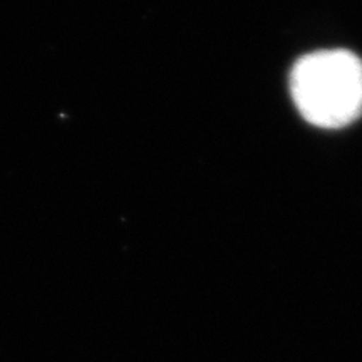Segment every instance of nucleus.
Returning <instances> with one entry per match:
<instances>
[{
    "label": "nucleus",
    "mask_w": 362,
    "mask_h": 362,
    "mask_svg": "<svg viewBox=\"0 0 362 362\" xmlns=\"http://www.w3.org/2000/svg\"><path fill=\"white\" fill-rule=\"evenodd\" d=\"M291 93L307 123L344 128L362 115V61L342 49L307 54L293 66Z\"/></svg>",
    "instance_id": "f257e3e1"
}]
</instances>
